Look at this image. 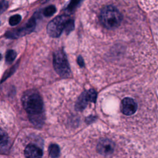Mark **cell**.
<instances>
[{
  "mask_svg": "<svg viewBox=\"0 0 158 158\" xmlns=\"http://www.w3.org/2000/svg\"><path fill=\"white\" fill-rule=\"evenodd\" d=\"M102 26L108 30H114L119 26L122 21V15L115 6L109 5L102 9L100 15Z\"/></svg>",
  "mask_w": 158,
  "mask_h": 158,
  "instance_id": "obj_1",
  "label": "cell"
},
{
  "mask_svg": "<svg viewBox=\"0 0 158 158\" xmlns=\"http://www.w3.org/2000/svg\"><path fill=\"white\" fill-rule=\"evenodd\" d=\"M22 101L26 111L31 115L40 114L42 112L43 103L37 91L34 90L26 91L22 98Z\"/></svg>",
  "mask_w": 158,
  "mask_h": 158,
  "instance_id": "obj_2",
  "label": "cell"
},
{
  "mask_svg": "<svg viewBox=\"0 0 158 158\" xmlns=\"http://www.w3.org/2000/svg\"><path fill=\"white\" fill-rule=\"evenodd\" d=\"M53 66L56 72L61 77L70 75V70L66 56L63 50H58L53 55Z\"/></svg>",
  "mask_w": 158,
  "mask_h": 158,
  "instance_id": "obj_3",
  "label": "cell"
},
{
  "mask_svg": "<svg viewBox=\"0 0 158 158\" xmlns=\"http://www.w3.org/2000/svg\"><path fill=\"white\" fill-rule=\"evenodd\" d=\"M67 15H62L55 17L48 24L47 33L53 38H57L60 36L65 29L66 24L69 20Z\"/></svg>",
  "mask_w": 158,
  "mask_h": 158,
  "instance_id": "obj_4",
  "label": "cell"
},
{
  "mask_svg": "<svg viewBox=\"0 0 158 158\" xmlns=\"http://www.w3.org/2000/svg\"><path fill=\"white\" fill-rule=\"evenodd\" d=\"M36 25L35 19L32 17L27 22L26 25L21 28L8 31L5 33L6 37L8 38H18L31 33L35 29Z\"/></svg>",
  "mask_w": 158,
  "mask_h": 158,
  "instance_id": "obj_5",
  "label": "cell"
},
{
  "mask_svg": "<svg viewBox=\"0 0 158 158\" xmlns=\"http://www.w3.org/2000/svg\"><path fill=\"white\" fill-rule=\"evenodd\" d=\"M96 100V93L94 90L85 91L79 97L76 103L75 109L78 111H83L90 102H95Z\"/></svg>",
  "mask_w": 158,
  "mask_h": 158,
  "instance_id": "obj_6",
  "label": "cell"
},
{
  "mask_svg": "<svg viewBox=\"0 0 158 158\" xmlns=\"http://www.w3.org/2000/svg\"><path fill=\"white\" fill-rule=\"evenodd\" d=\"M137 109V103L133 98L126 97L122 100L121 111L124 115L126 116H132L136 113Z\"/></svg>",
  "mask_w": 158,
  "mask_h": 158,
  "instance_id": "obj_7",
  "label": "cell"
},
{
  "mask_svg": "<svg viewBox=\"0 0 158 158\" xmlns=\"http://www.w3.org/2000/svg\"><path fill=\"white\" fill-rule=\"evenodd\" d=\"M115 149L114 142L109 139H103L96 145V151L103 156L111 155Z\"/></svg>",
  "mask_w": 158,
  "mask_h": 158,
  "instance_id": "obj_8",
  "label": "cell"
},
{
  "mask_svg": "<svg viewBox=\"0 0 158 158\" xmlns=\"http://www.w3.org/2000/svg\"><path fill=\"white\" fill-rule=\"evenodd\" d=\"M24 154L26 158H42L43 151L38 146L30 144L26 148Z\"/></svg>",
  "mask_w": 158,
  "mask_h": 158,
  "instance_id": "obj_9",
  "label": "cell"
},
{
  "mask_svg": "<svg viewBox=\"0 0 158 158\" xmlns=\"http://www.w3.org/2000/svg\"><path fill=\"white\" fill-rule=\"evenodd\" d=\"M8 136L6 133L0 129V148H3L8 144Z\"/></svg>",
  "mask_w": 158,
  "mask_h": 158,
  "instance_id": "obj_10",
  "label": "cell"
},
{
  "mask_svg": "<svg viewBox=\"0 0 158 158\" xmlns=\"http://www.w3.org/2000/svg\"><path fill=\"white\" fill-rule=\"evenodd\" d=\"M60 153L59 148L57 145H51L49 148V153L52 158H57Z\"/></svg>",
  "mask_w": 158,
  "mask_h": 158,
  "instance_id": "obj_11",
  "label": "cell"
},
{
  "mask_svg": "<svg viewBox=\"0 0 158 158\" xmlns=\"http://www.w3.org/2000/svg\"><path fill=\"white\" fill-rule=\"evenodd\" d=\"M17 56V54L15 51L14 50H9L6 53V61L8 63H11L14 61V59H15Z\"/></svg>",
  "mask_w": 158,
  "mask_h": 158,
  "instance_id": "obj_12",
  "label": "cell"
},
{
  "mask_svg": "<svg viewBox=\"0 0 158 158\" xmlns=\"http://www.w3.org/2000/svg\"><path fill=\"white\" fill-rule=\"evenodd\" d=\"M21 16L19 15V14H16V15H12L11 16L10 18H9V23L11 26H16L20 22H21Z\"/></svg>",
  "mask_w": 158,
  "mask_h": 158,
  "instance_id": "obj_13",
  "label": "cell"
},
{
  "mask_svg": "<svg viewBox=\"0 0 158 158\" xmlns=\"http://www.w3.org/2000/svg\"><path fill=\"white\" fill-rule=\"evenodd\" d=\"M56 11V7L54 6H50L46 8L43 11V15L46 17H50L53 15Z\"/></svg>",
  "mask_w": 158,
  "mask_h": 158,
  "instance_id": "obj_14",
  "label": "cell"
},
{
  "mask_svg": "<svg viewBox=\"0 0 158 158\" xmlns=\"http://www.w3.org/2000/svg\"><path fill=\"white\" fill-rule=\"evenodd\" d=\"M74 27V21L71 19H69L66 24V27H65V30L66 33H69L73 29Z\"/></svg>",
  "mask_w": 158,
  "mask_h": 158,
  "instance_id": "obj_15",
  "label": "cell"
},
{
  "mask_svg": "<svg viewBox=\"0 0 158 158\" xmlns=\"http://www.w3.org/2000/svg\"><path fill=\"white\" fill-rule=\"evenodd\" d=\"M81 2V0H71V2L69 5L68 9L70 11H72L74 8L76 7V6L78 4V3Z\"/></svg>",
  "mask_w": 158,
  "mask_h": 158,
  "instance_id": "obj_16",
  "label": "cell"
},
{
  "mask_svg": "<svg viewBox=\"0 0 158 158\" xmlns=\"http://www.w3.org/2000/svg\"><path fill=\"white\" fill-rule=\"evenodd\" d=\"M8 4L7 2H3L2 3H0V12H2L8 8Z\"/></svg>",
  "mask_w": 158,
  "mask_h": 158,
  "instance_id": "obj_17",
  "label": "cell"
},
{
  "mask_svg": "<svg viewBox=\"0 0 158 158\" xmlns=\"http://www.w3.org/2000/svg\"><path fill=\"white\" fill-rule=\"evenodd\" d=\"M77 63H78V64H79V66H81V67L84 66V61L83 58L81 56H79L78 57Z\"/></svg>",
  "mask_w": 158,
  "mask_h": 158,
  "instance_id": "obj_18",
  "label": "cell"
},
{
  "mask_svg": "<svg viewBox=\"0 0 158 158\" xmlns=\"http://www.w3.org/2000/svg\"><path fill=\"white\" fill-rule=\"evenodd\" d=\"M48 1H49V0H42V3H46Z\"/></svg>",
  "mask_w": 158,
  "mask_h": 158,
  "instance_id": "obj_19",
  "label": "cell"
},
{
  "mask_svg": "<svg viewBox=\"0 0 158 158\" xmlns=\"http://www.w3.org/2000/svg\"><path fill=\"white\" fill-rule=\"evenodd\" d=\"M4 2V0H0V3Z\"/></svg>",
  "mask_w": 158,
  "mask_h": 158,
  "instance_id": "obj_20",
  "label": "cell"
},
{
  "mask_svg": "<svg viewBox=\"0 0 158 158\" xmlns=\"http://www.w3.org/2000/svg\"><path fill=\"white\" fill-rule=\"evenodd\" d=\"M2 58V54H0V61H1Z\"/></svg>",
  "mask_w": 158,
  "mask_h": 158,
  "instance_id": "obj_21",
  "label": "cell"
}]
</instances>
